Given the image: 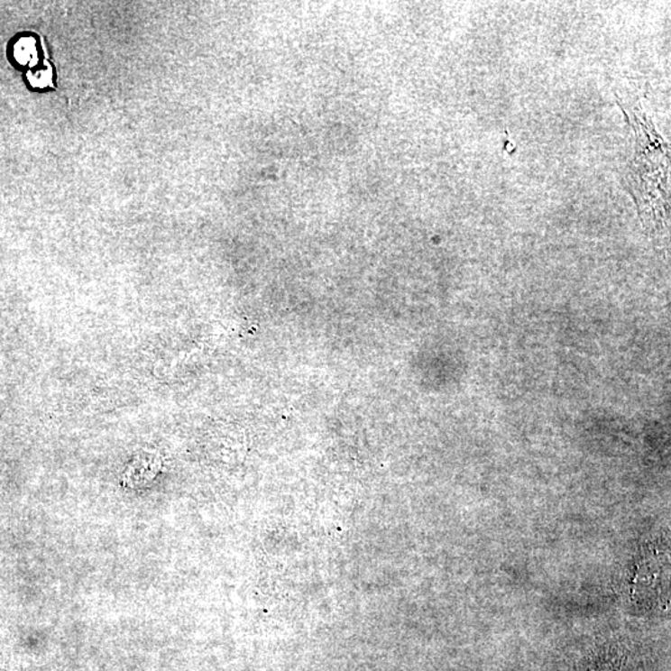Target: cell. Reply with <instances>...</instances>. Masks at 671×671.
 Here are the masks:
<instances>
[{"instance_id":"obj_1","label":"cell","mask_w":671,"mask_h":671,"mask_svg":"<svg viewBox=\"0 0 671 671\" xmlns=\"http://www.w3.org/2000/svg\"><path fill=\"white\" fill-rule=\"evenodd\" d=\"M29 81L32 87L42 88L49 87L52 82V70L51 65L46 62L45 67L34 69L29 71Z\"/></svg>"},{"instance_id":"obj_2","label":"cell","mask_w":671,"mask_h":671,"mask_svg":"<svg viewBox=\"0 0 671 671\" xmlns=\"http://www.w3.org/2000/svg\"><path fill=\"white\" fill-rule=\"evenodd\" d=\"M36 59V46L32 39H22L16 44V60L23 64H29Z\"/></svg>"}]
</instances>
